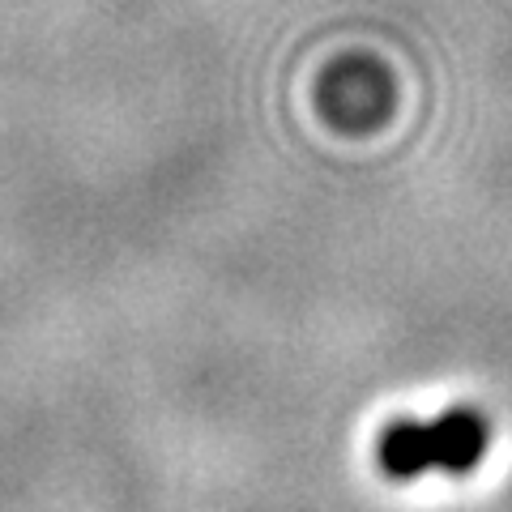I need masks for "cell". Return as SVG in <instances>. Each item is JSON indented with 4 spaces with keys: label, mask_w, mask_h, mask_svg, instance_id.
Listing matches in <instances>:
<instances>
[{
    "label": "cell",
    "mask_w": 512,
    "mask_h": 512,
    "mask_svg": "<svg viewBox=\"0 0 512 512\" xmlns=\"http://www.w3.org/2000/svg\"><path fill=\"white\" fill-rule=\"evenodd\" d=\"M397 107L393 73L372 56H342L316 82V111L338 133H372Z\"/></svg>",
    "instance_id": "6da1fadb"
},
{
    "label": "cell",
    "mask_w": 512,
    "mask_h": 512,
    "mask_svg": "<svg viewBox=\"0 0 512 512\" xmlns=\"http://www.w3.org/2000/svg\"><path fill=\"white\" fill-rule=\"evenodd\" d=\"M376 461L380 470L393 478V483H410L414 474H423L427 466H436V453H431V427L423 423H389L376 440Z\"/></svg>",
    "instance_id": "7a4b0ae2"
}]
</instances>
